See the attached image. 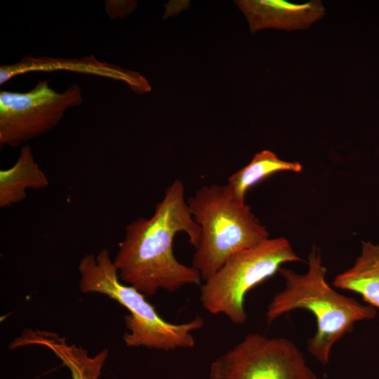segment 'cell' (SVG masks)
Here are the masks:
<instances>
[{"label":"cell","instance_id":"6da1fadb","mask_svg":"<svg viewBox=\"0 0 379 379\" xmlns=\"http://www.w3.org/2000/svg\"><path fill=\"white\" fill-rule=\"evenodd\" d=\"M179 232L185 233L197 248L200 227L185 199L184 184L176 179L165 190L150 218L141 217L126 225L113 258L120 280L145 295L199 285V272L179 262L173 253L174 238Z\"/></svg>","mask_w":379,"mask_h":379},{"label":"cell","instance_id":"7a4b0ae2","mask_svg":"<svg viewBox=\"0 0 379 379\" xmlns=\"http://www.w3.org/2000/svg\"><path fill=\"white\" fill-rule=\"evenodd\" d=\"M279 272L285 286L277 293L265 314L268 324L291 311L302 309L315 318L317 329L307 341V349L323 364H328L333 346L353 330L359 321L376 316L373 307L343 295L326 281V268L321 251L313 246L308 255V269L304 274L281 267Z\"/></svg>","mask_w":379,"mask_h":379},{"label":"cell","instance_id":"3957f363","mask_svg":"<svg viewBox=\"0 0 379 379\" xmlns=\"http://www.w3.org/2000/svg\"><path fill=\"white\" fill-rule=\"evenodd\" d=\"M78 271L82 293L105 295L127 310L128 313L124 317L127 331L123 335L127 347L171 351L195 345L193 332L204 326V319L198 316L182 324L166 321L146 295L120 280L107 248L85 255L79 261Z\"/></svg>","mask_w":379,"mask_h":379},{"label":"cell","instance_id":"277c9868","mask_svg":"<svg viewBox=\"0 0 379 379\" xmlns=\"http://www.w3.org/2000/svg\"><path fill=\"white\" fill-rule=\"evenodd\" d=\"M187 202L201 230L192 267L204 281L230 256L269 238L251 207L237 201L226 184L205 185Z\"/></svg>","mask_w":379,"mask_h":379},{"label":"cell","instance_id":"5b68a950","mask_svg":"<svg viewBox=\"0 0 379 379\" xmlns=\"http://www.w3.org/2000/svg\"><path fill=\"white\" fill-rule=\"evenodd\" d=\"M300 260L288 239L268 238L230 256L201 285V303L209 313L223 314L242 325L247 319L244 302L248 291L279 272L284 263Z\"/></svg>","mask_w":379,"mask_h":379},{"label":"cell","instance_id":"8992f818","mask_svg":"<svg viewBox=\"0 0 379 379\" xmlns=\"http://www.w3.org/2000/svg\"><path fill=\"white\" fill-rule=\"evenodd\" d=\"M77 84L60 93L48 80L27 92H0V146L18 147L53 130L69 108L83 102Z\"/></svg>","mask_w":379,"mask_h":379},{"label":"cell","instance_id":"52a82bcc","mask_svg":"<svg viewBox=\"0 0 379 379\" xmlns=\"http://www.w3.org/2000/svg\"><path fill=\"white\" fill-rule=\"evenodd\" d=\"M208 379H317L291 340L246 335L211 364Z\"/></svg>","mask_w":379,"mask_h":379},{"label":"cell","instance_id":"ba28073f","mask_svg":"<svg viewBox=\"0 0 379 379\" xmlns=\"http://www.w3.org/2000/svg\"><path fill=\"white\" fill-rule=\"evenodd\" d=\"M58 70L70 71L122 81L133 91L139 94L151 91L148 81L139 72L100 61L93 55L81 58L26 56L15 63L0 67V84H4L11 78L27 72Z\"/></svg>","mask_w":379,"mask_h":379},{"label":"cell","instance_id":"9c48e42d","mask_svg":"<svg viewBox=\"0 0 379 379\" xmlns=\"http://www.w3.org/2000/svg\"><path fill=\"white\" fill-rule=\"evenodd\" d=\"M234 2L246 18L251 33L267 28L286 31L306 29L325 14V8L318 0L302 4L284 0Z\"/></svg>","mask_w":379,"mask_h":379},{"label":"cell","instance_id":"30bf717a","mask_svg":"<svg viewBox=\"0 0 379 379\" xmlns=\"http://www.w3.org/2000/svg\"><path fill=\"white\" fill-rule=\"evenodd\" d=\"M28 346L49 350L67 368L72 379H99L108 357L107 349L90 356L82 347L69 344L65 336L39 329H25L10 344L11 349Z\"/></svg>","mask_w":379,"mask_h":379},{"label":"cell","instance_id":"8fae6325","mask_svg":"<svg viewBox=\"0 0 379 379\" xmlns=\"http://www.w3.org/2000/svg\"><path fill=\"white\" fill-rule=\"evenodd\" d=\"M49 185L46 173L35 161L32 147L22 145L15 164L0 171V207L23 201L29 190H42Z\"/></svg>","mask_w":379,"mask_h":379},{"label":"cell","instance_id":"7c38bea8","mask_svg":"<svg viewBox=\"0 0 379 379\" xmlns=\"http://www.w3.org/2000/svg\"><path fill=\"white\" fill-rule=\"evenodd\" d=\"M333 284L359 295L367 305L379 309V244L363 241L353 265L337 274Z\"/></svg>","mask_w":379,"mask_h":379},{"label":"cell","instance_id":"4fadbf2b","mask_svg":"<svg viewBox=\"0 0 379 379\" xmlns=\"http://www.w3.org/2000/svg\"><path fill=\"white\" fill-rule=\"evenodd\" d=\"M301 170L299 162L283 160L273 152L265 149L255 154L248 164L232 174L226 185L232 195L244 203L247 191L265 178L280 171L298 173Z\"/></svg>","mask_w":379,"mask_h":379},{"label":"cell","instance_id":"5bb4252c","mask_svg":"<svg viewBox=\"0 0 379 379\" xmlns=\"http://www.w3.org/2000/svg\"><path fill=\"white\" fill-rule=\"evenodd\" d=\"M135 5L134 1H105V11L112 20L122 18L131 12Z\"/></svg>","mask_w":379,"mask_h":379}]
</instances>
